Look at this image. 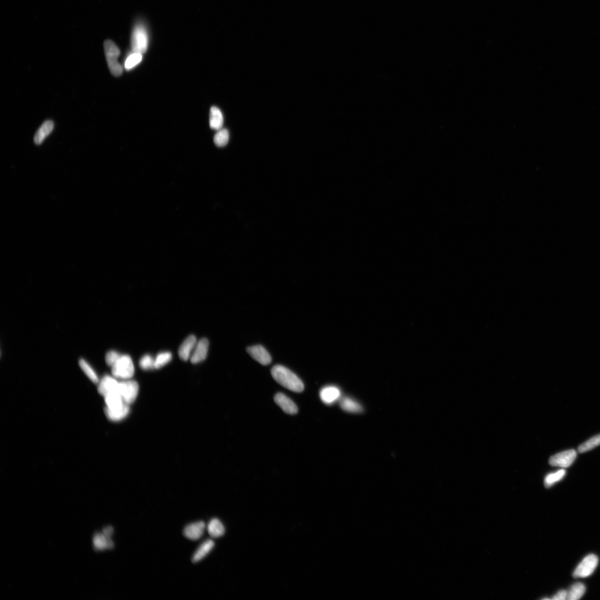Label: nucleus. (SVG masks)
Wrapping results in <instances>:
<instances>
[{"mask_svg":"<svg viewBox=\"0 0 600 600\" xmlns=\"http://www.w3.org/2000/svg\"><path fill=\"white\" fill-rule=\"evenodd\" d=\"M118 393L127 404L133 403L139 393V385L137 382L126 380L119 382Z\"/></svg>","mask_w":600,"mask_h":600,"instance_id":"423d86ee","label":"nucleus"},{"mask_svg":"<svg viewBox=\"0 0 600 600\" xmlns=\"http://www.w3.org/2000/svg\"><path fill=\"white\" fill-rule=\"evenodd\" d=\"M197 340L194 335H190L182 343L178 349V355L184 361H188L194 350L197 343Z\"/></svg>","mask_w":600,"mask_h":600,"instance_id":"ddd939ff","label":"nucleus"},{"mask_svg":"<svg viewBox=\"0 0 600 600\" xmlns=\"http://www.w3.org/2000/svg\"><path fill=\"white\" fill-rule=\"evenodd\" d=\"M129 405L125 404L123 407L113 410L105 408V413L109 419L112 422H119L127 417L130 412Z\"/></svg>","mask_w":600,"mask_h":600,"instance_id":"dca6fc26","label":"nucleus"},{"mask_svg":"<svg viewBox=\"0 0 600 600\" xmlns=\"http://www.w3.org/2000/svg\"><path fill=\"white\" fill-rule=\"evenodd\" d=\"M586 592V587L581 582H577L567 591V600H578L580 599Z\"/></svg>","mask_w":600,"mask_h":600,"instance_id":"412c9836","label":"nucleus"},{"mask_svg":"<svg viewBox=\"0 0 600 600\" xmlns=\"http://www.w3.org/2000/svg\"><path fill=\"white\" fill-rule=\"evenodd\" d=\"M223 117L219 108L212 106L210 113V125L212 129L219 130L222 129Z\"/></svg>","mask_w":600,"mask_h":600,"instance_id":"a211bd4d","label":"nucleus"},{"mask_svg":"<svg viewBox=\"0 0 600 600\" xmlns=\"http://www.w3.org/2000/svg\"><path fill=\"white\" fill-rule=\"evenodd\" d=\"M209 341L204 338L197 342L191 356V362L198 364L203 362L207 356L209 350Z\"/></svg>","mask_w":600,"mask_h":600,"instance_id":"9d476101","label":"nucleus"},{"mask_svg":"<svg viewBox=\"0 0 600 600\" xmlns=\"http://www.w3.org/2000/svg\"><path fill=\"white\" fill-rule=\"evenodd\" d=\"M340 406L343 410L348 412L359 413L363 410V407L358 402L349 397L343 398L340 401Z\"/></svg>","mask_w":600,"mask_h":600,"instance_id":"aec40b11","label":"nucleus"},{"mask_svg":"<svg viewBox=\"0 0 600 600\" xmlns=\"http://www.w3.org/2000/svg\"><path fill=\"white\" fill-rule=\"evenodd\" d=\"M140 366L145 370L155 369V359L149 354H146L140 359Z\"/></svg>","mask_w":600,"mask_h":600,"instance_id":"c85d7f7f","label":"nucleus"},{"mask_svg":"<svg viewBox=\"0 0 600 600\" xmlns=\"http://www.w3.org/2000/svg\"><path fill=\"white\" fill-rule=\"evenodd\" d=\"M214 546L215 543L212 539H207V541L202 544L193 556L192 559L193 563H198L203 560L207 554H209Z\"/></svg>","mask_w":600,"mask_h":600,"instance_id":"f3484780","label":"nucleus"},{"mask_svg":"<svg viewBox=\"0 0 600 600\" xmlns=\"http://www.w3.org/2000/svg\"><path fill=\"white\" fill-rule=\"evenodd\" d=\"M132 45L133 52L144 53L148 45V36L145 27L140 24L136 26L133 32Z\"/></svg>","mask_w":600,"mask_h":600,"instance_id":"39448f33","label":"nucleus"},{"mask_svg":"<svg viewBox=\"0 0 600 600\" xmlns=\"http://www.w3.org/2000/svg\"><path fill=\"white\" fill-rule=\"evenodd\" d=\"M205 528V523L203 521L195 522L184 528V534L190 539L197 540L203 536Z\"/></svg>","mask_w":600,"mask_h":600,"instance_id":"f8f14e48","label":"nucleus"},{"mask_svg":"<svg viewBox=\"0 0 600 600\" xmlns=\"http://www.w3.org/2000/svg\"><path fill=\"white\" fill-rule=\"evenodd\" d=\"M119 382L116 380V378L113 376L112 377L111 376L106 375L99 381L98 391L101 395L105 397L112 394H119Z\"/></svg>","mask_w":600,"mask_h":600,"instance_id":"6e6552de","label":"nucleus"},{"mask_svg":"<svg viewBox=\"0 0 600 600\" xmlns=\"http://www.w3.org/2000/svg\"><path fill=\"white\" fill-rule=\"evenodd\" d=\"M275 401L282 410L289 414H296L298 407L290 398L282 393H278L275 396Z\"/></svg>","mask_w":600,"mask_h":600,"instance_id":"4468645a","label":"nucleus"},{"mask_svg":"<svg viewBox=\"0 0 600 600\" xmlns=\"http://www.w3.org/2000/svg\"><path fill=\"white\" fill-rule=\"evenodd\" d=\"M104 50L105 56L111 73L116 77L121 76L123 73V69L117 59L120 54V51L115 43L111 40H106L104 42Z\"/></svg>","mask_w":600,"mask_h":600,"instance_id":"7ed1b4c3","label":"nucleus"},{"mask_svg":"<svg viewBox=\"0 0 600 600\" xmlns=\"http://www.w3.org/2000/svg\"><path fill=\"white\" fill-rule=\"evenodd\" d=\"M565 474L566 471L564 469H561L555 472L548 474L544 480L545 487L547 488L552 487L555 484L561 481L565 477Z\"/></svg>","mask_w":600,"mask_h":600,"instance_id":"5701e85b","label":"nucleus"},{"mask_svg":"<svg viewBox=\"0 0 600 600\" xmlns=\"http://www.w3.org/2000/svg\"><path fill=\"white\" fill-rule=\"evenodd\" d=\"M120 355H121V354H119L116 351H111L108 352L105 357L106 364L109 367L111 368L112 365L117 361Z\"/></svg>","mask_w":600,"mask_h":600,"instance_id":"c756f323","label":"nucleus"},{"mask_svg":"<svg viewBox=\"0 0 600 600\" xmlns=\"http://www.w3.org/2000/svg\"><path fill=\"white\" fill-rule=\"evenodd\" d=\"M142 59H143V55H142L141 53L133 52L125 60V69L127 70L133 69L141 63Z\"/></svg>","mask_w":600,"mask_h":600,"instance_id":"a878e982","label":"nucleus"},{"mask_svg":"<svg viewBox=\"0 0 600 600\" xmlns=\"http://www.w3.org/2000/svg\"><path fill=\"white\" fill-rule=\"evenodd\" d=\"M207 531L210 535L214 538L221 537L225 534V528L222 522L217 519L210 521L207 526Z\"/></svg>","mask_w":600,"mask_h":600,"instance_id":"6ab92c4d","label":"nucleus"},{"mask_svg":"<svg viewBox=\"0 0 600 600\" xmlns=\"http://www.w3.org/2000/svg\"><path fill=\"white\" fill-rule=\"evenodd\" d=\"M214 143L218 147L226 146L229 140V133L225 129L218 130V132L214 136Z\"/></svg>","mask_w":600,"mask_h":600,"instance_id":"bb28decb","label":"nucleus"},{"mask_svg":"<svg viewBox=\"0 0 600 600\" xmlns=\"http://www.w3.org/2000/svg\"><path fill=\"white\" fill-rule=\"evenodd\" d=\"M576 457L577 452L575 450H567L551 457L549 463L552 466L567 468L573 463Z\"/></svg>","mask_w":600,"mask_h":600,"instance_id":"0eeeda50","label":"nucleus"},{"mask_svg":"<svg viewBox=\"0 0 600 600\" xmlns=\"http://www.w3.org/2000/svg\"><path fill=\"white\" fill-rule=\"evenodd\" d=\"M171 359L172 354L170 352H163L158 354L155 359V369H160L164 367Z\"/></svg>","mask_w":600,"mask_h":600,"instance_id":"cd10ccee","label":"nucleus"},{"mask_svg":"<svg viewBox=\"0 0 600 600\" xmlns=\"http://www.w3.org/2000/svg\"><path fill=\"white\" fill-rule=\"evenodd\" d=\"M567 591L563 590H560L553 597L552 599L554 600H565L567 599Z\"/></svg>","mask_w":600,"mask_h":600,"instance_id":"7c9ffc66","label":"nucleus"},{"mask_svg":"<svg viewBox=\"0 0 600 600\" xmlns=\"http://www.w3.org/2000/svg\"><path fill=\"white\" fill-rule=\"evenodd\" d=\"M80 367L83 370L84 373L86 375L92 383L95 384H99V380L95 371L91 368L90 365L87 363L85 359H81L79 362Z\"/></svg>","mask_w":600,"mask_h":600,"instance_id":"b1692460","label":"nucleus"},{"mask_svg":"<svg viewBox=\"0 0 600 600\" xmlns=\"http://www.w3.org/2000/svg\"><path fill=\"white\" fill-rule=\"evenodd\" d=\"M53 128L54 124L51 120H47L43 123L34 136V140L35 144H41L47 136L51 133Z\"/></svg>","mask_w":600,"mask_h":600,"instance_id":"2eb2a0df","label":"nucleus"},{"mask_svg":"<svg viewBox=\"0 0 600 600\" xmlns=\"http://www.w3.org/2000/svg\"><path fill=\"white\" fill-rule=\"evenodd\" d=\"M598 558L596 555L590 554L583 559L573 572L575 578H585L591 576L598 564Z\"/></svg>","mask_w":600,"mask_h":600,"instance_id":"20e7f679","label":"nucleus"},{"mask_svg":"<svg viewBox=\"0 0 600 600\" xmlns=\"http://www.w3.org/2000/svg\"><path fill=\"white\" fill-rule=\"evenodd\" d=\"M247 352L256 362L261 365H268L272 361L270 353L261 345L249 347Z\"/></svg>","mask_w":600,"mask_h":600,"instance_id":"1a4fd4ad","label":"nucleus"},{"mask_svg":"<svg viewBox=\"0 0 600 600\" xmlns=\"http://www.w3.org/2000/svg\"><path fill=\"white\" fill-rule=\"evenodd\" d=\"M321 400L326 405L333 404L341 397V391L338 387L329 386L324 387L320 392Z\"/></svg>","mask_w":600,"mask_h":600,"instance_id":"9b49d317","label":"nucleus"},{"mask_svg":"<svg viewBox=\"0 0 600 600\" xmlns=\"http://www.w3.org/2000/svg\"><path fill=\"white\" fill-rule=\"evenodd\" d=\"M600 445V434L593 436V438L588 440L585 443L581 445L579 448H578V452L579 453H584V452L590 451L598 446Z\"/></svg>","mask_w":600,"mask_h":600,"instance_id":"393cba45","label":"nucleus"},{"mask_svg":"<svg viewBox=\"0 0 600 600\" xmlns=\"http://www.w3.org/2000/svg\"><path fill=\"white\" fill-rule=\"evenodd\" d=\"M271 375L278 383L289 390L299 393L304 390L303 381L290 370L281 365H276L272 368Z\"/></svg>","mask_w":600,"mask_h":600,"instance_id":"f257e3e1","label":"nucleus"},{"mask_svg":"<svg viewBox=\"0 0 600 600\" xmlns=\"http://www.w3.org/2000/svg\"><path fill=\"white\" fill-rule=\"evenodd\" d=\"M113 377L124 380L133 378L135 368L132 358L127 354H121L112 367Z\"/></svg>","mask_w":600,"mask_h":600,"instance_id":"f03ea898","label":"nucleus"},{"mask_svg":"<svg viewBox=\"0 0 600 600\" xmlns=\"http://www.w3.org/2000/svg\"><path fill=\"white\" fill-rule=\"evenodd\" d=\"M106 408L113 410L123 407L126 403L119 394H112L105 396Z\"/></svg>","mask_w":600,"mask_h":600,"instance_id":"4be33fe9","label":"nucleus"}]
</instances>
